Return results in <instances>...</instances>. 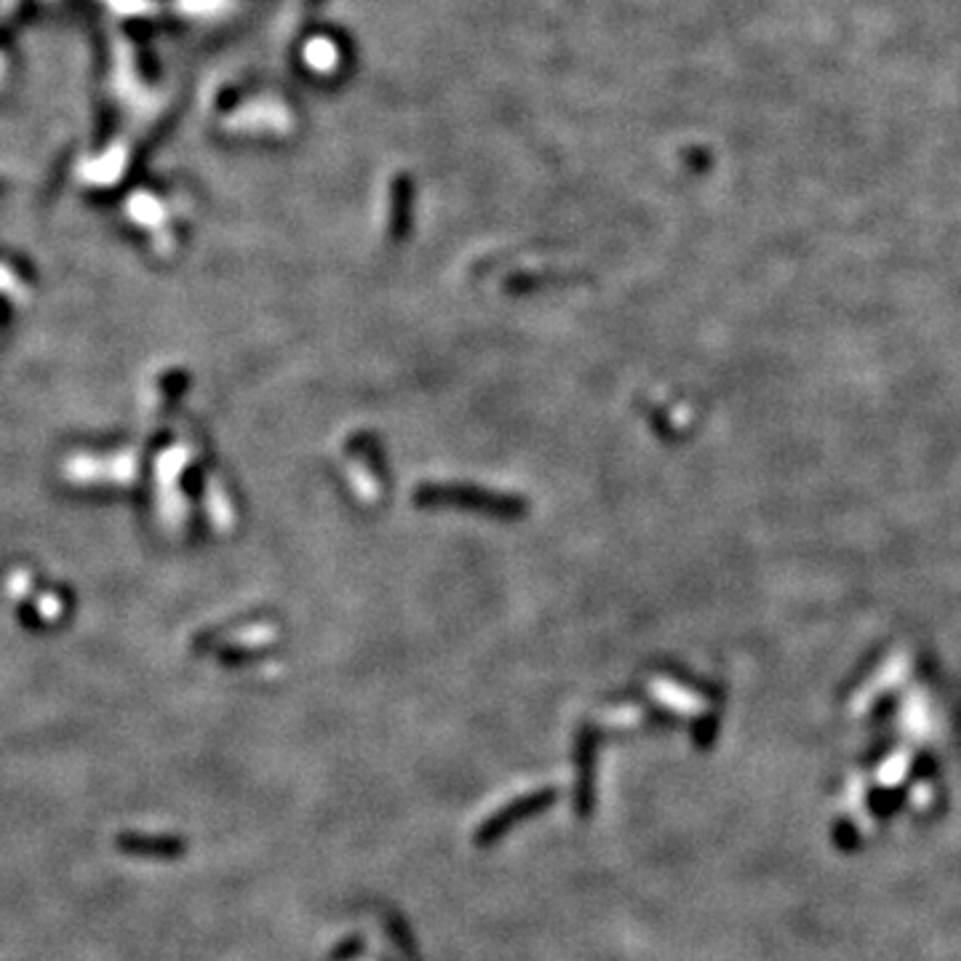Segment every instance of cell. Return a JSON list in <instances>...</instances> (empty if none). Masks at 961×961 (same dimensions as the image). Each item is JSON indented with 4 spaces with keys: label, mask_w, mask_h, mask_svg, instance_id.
Returning <instances> with one entry per match:
<instances>
[{
    "label": "cell",
    "mask_w": 961,
    "mask_h": 961,
    "mask_svg": "<svg viewBox=\"0 0 961 961\" xmlns=\"http://www.w3.org/2000/svg\"><path fill=\"white\" fill-rule=\"evenodd\" d=\"M555 799H559V790L542 788V790H535V794L521 796V799L511 801L507 807L500 809L494 818H489L487 823L479 828V833H476V844H479V847L494 844L500 836H503L507 828L521 823V820L531 818V814H540L542 809H548Z\"/></svg>",
    "instance_id": "obj_1"
},
{
    "label": "cell",
    "mask_w": 961,
    "mask_h": 961,
    "mask_svg": "<svg viewBox=\"0 0 961 961\" xmlns=\"http://www.w3.org/2000/svg\"><path fill=\"white\" fill-rule=\"evenodd\" d=\"M390 933H392V938H396V942H398V948H401L403 953H409V959L412 961H417V951H414V946H412V938H409V929L403 927V922L398 916H390Z\"/></svg>",
    "instance_id": "obj_3"
},
{
    "label": "cell",
    "mask_w": 961,
    "mask_h": 961,
    "mask_svg": "<svg viewBox=\"0 0 961 961\" xmlns=\"http://www.w3.org/2000/svg\"><path fill=\"white\" fill-rule=\"evenodd\" d=\"M118 849L129 852L134 857H161V860H174L183 857L187 844L177 836H148V833H120Z\"/></svg>",
    "instance_id": "obj_2"
},
{
    "label": "cell",
    "mask_w": 961,
    "mask_h": 961,
    "mask_svg": "<svg viewBox=\"0 0 961 961\" xmlns=\"http://www.w3.org/2000/svg\"><path fill=\"white\" fill-rule=\"evenodd\" d=\"M364 951V942L361 940H350V942H344V946H340L335 951V957H331V961H350L355 957V953H361Z\"/></svg>",
    "instance_id": "obj_4"
}]
</instances>
